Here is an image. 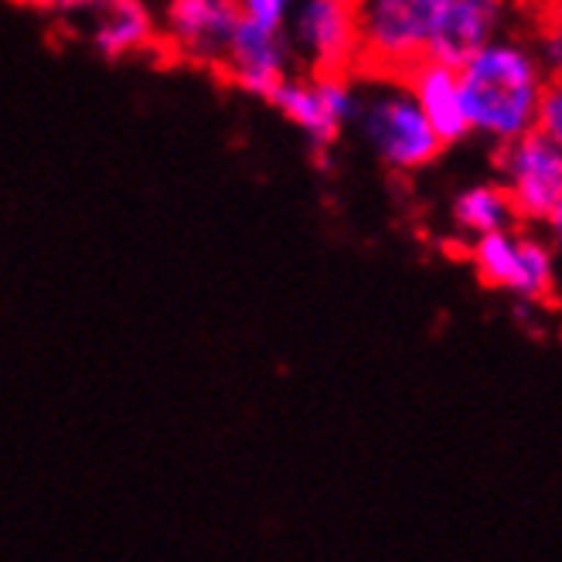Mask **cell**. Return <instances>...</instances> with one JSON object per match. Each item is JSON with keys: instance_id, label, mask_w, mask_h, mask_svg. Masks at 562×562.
<instances>
[{"instance_id": "5bb4252c", "label": "cell", "mask_w": 562, "mask_h": 562, "mask_svg": "<svg viewBox=\"0 0 562 562\" xmlns=\"http://www.w3.org/2000/svg\"><path fill=\"white\" fill-rule=\"evenodd\" d=\"M532 48L542 61L549 86H562V0H549L532 24Z\"/></svg>"}, {"instance_id": "3957f363", "label": "cell", "mask_w": 562, "mask_h": 562, "mask_svg": "<svg viewBox=\"0 0 562 562\" xmlns=\"http://www.w3.org/2000/svg\"><path fill=\"white\" fill-rule=\"evenodd\" d=\"M450 0H355L358 14V72L409 76L429 58V45Z\"/></svg>"}, {"instance_id": "e0dca14e", "label": "cell", "mask_w": 562, "mask_h": 562, "mask_svg": "<svg viewBox=\"0 0 562 562\" xmlns=\"http://www.w3.org/2000/svg\"><path fill=\"white\" fill-rule=\"evenodd\" d=\"M542 233H546V239H549V246L555 252V262H559V296H562V205L546 218Z\"/></svg>"}, {"instance_id": "ba28073f", "label": "cell", "mask_w": 562, "mask_h": 562, "mask_svg": "<svg viewBox=\"0 0 562 562\" xmlns=\"http://www.w3.org/2000/svg\"><path fill=\"white\" fill-rule=\"evenodd\" d=\"M239 24L236 0H164L157 35L178 58L222 69Z\"/></svg>"}, {"instance_id": "2e32d148", "label": "cell", "mask_w": 562, "mask_h": 562, "mask_svg": "<svg viewBox=\"0 0 562 562\" xmlns=\"http://www.w3.org/2000/svg\"><path fill=\"white\" fill-rule=\"evenodd\" d=\"M539 134H546L562 150V86H549L539 113Z\"/></svg>"}, {"instance_id": "9a60e30c", "label": "cell", "mask_w": 562, "mask_h": 562, "mask_svg": "<svg viewBox=\"0 0 562 562\" xmlns=\"http://www.w3.org/2000/svg\"><path fill=\"white\" fill-rule=\"evenodd\" d=\"M239 4V14L246 21H256V24H267V27H286L296 0H236Z\"/></svg>"}, {"instance_id": "30bf717a", "label": "cell", "mask_w": 562, "mask_h": 562, "mask_svg": "<svg viewBox=\"0 0 562 562\" xmlns=\"http://www.w3.org/2000/svg\"><path fill=\"white\" fill-rule=\"evenodd\" d=\"M218 72L236 89L270 103L277 89L296 72V65H293L286 35L280 27H267V24H256V21L243 18Z\"/></svg>"}, {"instance_id": "9c48e42d", "label": "cell", "mask_w": 562, "mask_h": 562, "mask_svg": "<svg viewBox=\"0 0 562 562\" xmlns=\"http://www.w3.org/2000/svg\"><path fill=\"white\" fill-rule=\"evenodd\" d=\"M518 14L521 0H450L429 45V58L460 69L502 38L521 35L515 27Z\"/></svg>"}, {"instance_id": "52a82bcc", "label": "cell", "mask_w": 562, "mask_h": 562, "mask_svg": "<svg viewBox=\"0 0 562 562\" xmlns=\"http://www.w3.org/2000/svg\"><path fill=\"white\" fill-rule=\"evenodd\" d=\"M494 181H498L521 225L542 228L562 205V150L539 130L494 150Z\"/></svg>"}, {"instance_id": "4fadbf2b", "label": "cell", "mask_w": 562, "mask_h": 562, "mask_svg": "<svg viewBox=\"0 0 562 562\" xmlns=\"http://www.w3.org/2000/svg\"><path fill=\"white\" fill-rule=\"evenodd\" d=\"M450 222L457 233L471 243L508 233V228L521 225L508 191L498 181H481V184H471L460 191L450 205Z\"/></svg>"}, {"instance_id": "277c9868", "label": "cell", "mask_w": 562, "mask_h": 562, "mask_svg": "<svg viewBox=\"0 0 562 562\" xmlns=\"http://www.w3.org/2000/svg\"><path fill=\"white\" fill-rule=\"evenodd\" d=\"M471 262L487 286L512 293L515 301L539 304L559 293L555 252L536 225H515L508 233L471 243Z\"/></svg>"}, {"instance_id": "7a4b0ae2", "label": "cell", "mask_w": 562, "mask_h": 562, "mask_svg": "<svg viewBox=\"0 0 562 562\" xmlns=\"http://www.w3.org/2000/svg\"><path fill=\"white\" fill-rule=\"evenodd\" d=\"M361 106L355 120V134L379 164L389 171H419L434 164L443 150V140L426 120L419 99L413 95L403 76H361Z\"/></svg>"}, {"instance_id": "8fae6325", "label": "cell", "mask_w": 562, "mask_h": 562, "mask_svg": "<svg viewBox=\"0 0 562 562\" xmlns=\"http://www.w3.org/2000/svg\"><path fill=\"white\" fill-rule=\"evenodd\" d=\"M413 95L419 99V106L426 113V120L434 123V130L440 134L443 147L460 144L471 137V123H468V110H464V92H460V76L453 65L426 58L416 69L406 76Z\"/></svg>"}, {"instance_id": "7c38bea8", "label": "cell", "mask_w": 562, "mask_h": 562, "mask_svg": "<svg viewBox=\"0 0 562 562\" xmlns=\"http://www.w3.org/2000/svg\"><path fill=\"white\" fill-rule=\"evenodd\" d=\"M86 35L95 52L120 58L154 38V14L144 0H86Z\"/></svg>"}, {"instance_id": "8992f818", "label": "cell", "mask_w": 562, "mask_h": 562, "mask_svg": "<svg viewBox=\"0 0 562 562\" xmlns=\"http://www.w3.org/2000/svg\"><path fill=\"white\" fill-rule=\"evenodd\" d=\"M283 35L296 72H358L355 0H296Z\"/></svg>"}, {"instance_id": "5b68a950", "label": "cell", "mask_w": 562, "mask_h": 562, "mask_svg": "<svg viewBox=\"0 0 562 562\" xmlns=\"http://www.w3.org/2000/svg\"><path fill=\"white\" fill-rule=\"evenodd\" d=\"M270 103L301 130L321 154L358 120L361 82L358 72H293Z\"/></svg>"}, {"instance_id": "6da1fadb", "label": "cell", "mask_w": 562, "mask_h": 562, "mask_svg": "<svg viewBox=\"0 0 562 562\" xmlns=\"http://www.w3.org/2000/svg\"><path fill=\"white\" fill-rule=\"evenodd\" d=\"M471 137L494 150L539 130L549 79L528 35L502 38L457 69Z\"/></svg>"}]
</instances>
